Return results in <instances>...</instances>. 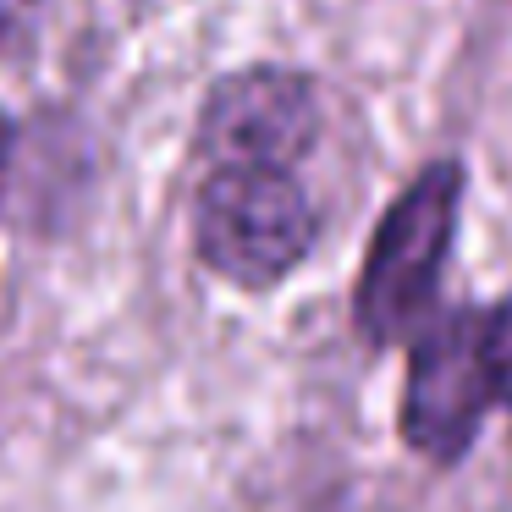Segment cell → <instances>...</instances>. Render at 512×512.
<instances>
[{"label":"cell","mask_w":512,"mask_h":512,"mask_svg":"<svg viewBox=\"0 0 512 512\" xmlns=\"http://www.w3.org/2000/svg\"><path fill=\"white\" fill-rule=\"evenodd\" d=\"M463 199L468 166L457 155H435L380 210L353 287V331L364 347L386 353L408 342L419 320L435 309L457 248V226H463Z\"/></svg>","instance_id":"1"},{"label":"cell","mask_w":512,"mask_h":512,"mask_svg":"<svg viewBox=\"0 0 512 512\" xmlns=\"http://www.w3.org/2000/svg\"><path fill=\"white\" fill-rule=\"evenodd\" d=\"M193 259L237 292H270L309 265L320 243V204L298 166L226 160L199 166L193 188Z\"/></svg>","instance_id":"2"},{"label":"cell","mask_w":512,"mask_h":512,"mask_svg":"<svg viewBox=\"0 0 512 512\" xmlns=\"http://www.w3.org/2000/svg\"><path fill=\"white\" fill-rule=\"evenodd\" d=\"M474 320H479V303L430 309L408 347L397 435L430 468H457L474 452L485 419L496 413V402L485 391V369H479Z\"/></svg>","instance_id":"3"},{"label":"cell","mask_w":512,"mask_h":512,"mask_svg":"<svg viewBox=\"0 0 512 512\" xmlns=\"http://www.w3.org/2000/svg\"><path fill=\"white\" fill-rule=\"evenodd\" d=\"M50 0H0V56H17L28 50L39 28V12H45Z\"/></svg>","instance_id":"6"},{"label":"cell","mask_w":512,"mask_h":512,"mask_svg":"<svg viewBox=\"0 0 512 512\" xmlns=\"http://www.w3.org/2000/svg\"><path fill=\"white\" fill-rule=\"evenodd\" d=\"M479 342V369H485V391L501 413H512V292H501L496 303H485L474 320Z\"/></svg>","instance_id":"5"},{"label":"cell","mask_w":512,"mask_h":512,"mask_svg":"<svg viewBox=\"0 0 512 512\" xmlns=\"http://www.w3.org/2000/svg\"><path fill=\"white\" fill-rule=\"evenodd\" d=\"M325 133L320 83L281 61H254L210 83L193 122V160L226 166V160H270V166H303Z\"/></svg>","instance_id":"4"},{"label":"cell","mask_w":512,"mask_h":512,"mask_svg":"<svg viewBox=\"0 0 512 512\" xmlns=\"http://www.w3.org/2000/svg\"><path fill=\"white\" fill-rule=\"evenodd\" d=\"M12 155H17V122L0 116V199H6V177H12Z\"/></svg>","instance_id":"7"}]
</instances>
